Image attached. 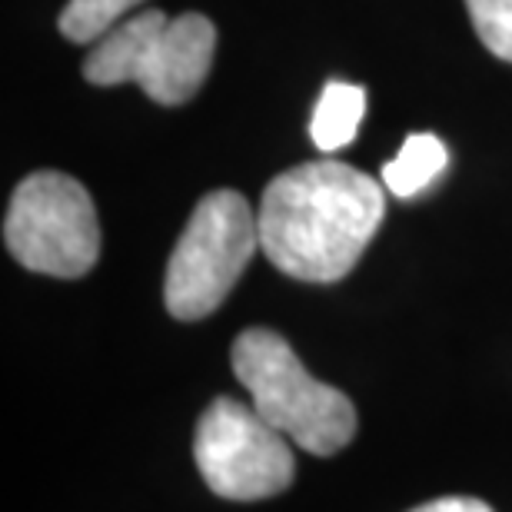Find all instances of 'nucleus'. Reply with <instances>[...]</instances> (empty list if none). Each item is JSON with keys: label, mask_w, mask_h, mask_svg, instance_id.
Returning <instances> with one entry per match:
<instances>
[{"label": "nucleus", "mask_w": 512, "mask_h": 512, "mask_svg": "<svg viewBox=\"0 0 512 512\" xmlns=\"http://www.w3.org/2000/svg\"><path fill=\"white\" fill-rule=\"evenodd\" d=\"M386 217V193L370 173L316 160L280 173L263 190L260 250L303 283H336L360 263Z\"/></svg>", "instance_id": "1"}, {"label": "nucleus", "mask_w": 512, "mask_h": 512, "mask_svg": "<svg viewBox=\"0 0 512 512\" xmlns=\"http://www.w3.org/2000/svg\"><path fill=\"white\" fill-rule=\"evenodd\" d=\"M233 373L247 386L253 409L273 429L313 456H333L353 443L350 396L306 373L290 343L273 330H243L233 340Z\"/></svg>", "instance_id": "2"}, {"label": "nucleus", "mask_w": 512, "mask_h": 512, "mask_svg": "<svg viewBox=\"0 0 512 512\" xmlns=\"http://www.w3.org/2000/svg\"><path fill=\"white\" fill-rule=\"evenodd\" d=\"M217 50V27L203 14L167 17L163 10L117 24L84 60V77L97 87L137 84L160 107H180L203 87Z\"/></svg>", "instance_id": "3"}, {"label": "nucleus", "mask_w": 512, "mask_h": 512, "mask_svg": "<svg viewBox=\"0 0 512 512\" xmlns=\"http://www.w3.org/2000/svg\"><path fill=\"white\" fill-rule=\"evenodd\" d=\"M260 250V223L247 197L213 190L193 207L177 247L170 253L163 303L173 320L193 323L210 316Z\"/></svg>", "instance_id": "4"}, {"label": "nucleus", "mask_w": 512, "mask_h": 512, "mask_svg": "<svg viewBox=\"0 0 512 512\" xmlns=\"http://www.w3.org/2000/svg\"><path fill=\"white\" fill-rule=\"evenodd\" d=\"M10 256L30 273L77 280L100 256V223L84 183L60 170H37L10 197L4 217Z\"/></svg>", "instance_id": "5"}, {"label": "nucleus", "mask_w": 512, "mask_h": 512, "mask_svg": "<svg viewBox=\"0 0 512 512\" xmlns=\"http://www.w3.org/2000/svg\"><path fill=\"white\" fill-rule=\"evenodd\" d=\"M193 459L203 483L233 503L283 493L296 473L290 439L266 423L253 403L230 396H217L200 416Z\"/></svg>", "instance_id": "6"}, {"label": "nucleus", "mask_w": 512, "mask_h": 512, "mask_svg": "<svg viewBox=\"0 0 512 512\" xmlns=\"http://www.w3.org/2000/svg\"><path fill=\"white\" fill-rule=\"evenodd\" d=\"M366 114V90L356 84H343V80H330L323 87L320 100H316L313 120H310V137L316 150L336 153L350 147L356 130L363 124Z\"/></svg>", "instance_id": "7"}, {"label": "nucleus", "mask_w": 512, "mask_h": 512, "mask_svg": "<svg viewBox=\"0 0 512 512\" xmlns=\"http://www.w3.org/2000/svg\"><path fill=\"white\" fill-rule=\"evenodd\" d=\"M449 153L436 133H409L399 153L383 167V187L399 200L423 193L446 170Z\"/></svg>", "instance_id": "8"}, {"label": "nucleus", "mask_w": 512, "mask_h": 512, "mask_svg": "<svg viewBox=\"0 0 512 512\" xmlns=\"http://www.w3.org/2000/svg\"><path fill=\"white\" fill-rule=\"evenodd\" d=\"M137 4L140 0H67L60 14V34L74 44H94V40H104L120 24V17Z\"/></svg>", "instance_id": "9"}, {"label": "nucleus", "mask_w": 512, "mask_h": 512, "mask_svg": "<svg viewBox=\"0 0 512 512\" xmlns=\"http://www.w3.org/2000/svg\"><path fill=\"white\" fill-rule=\"evenodd\" d=\"M483 47L512 64V0H466Z\"/></svg>", "instance_id": "10"}, {"label": "nucleus", "mask_w": 512, "mask_h": 512, "mask_svg": "<svg viewBox=\"0 0 512 512\" xmlns=\"http://www.w3.org/2000/svg\"><path fill=\"white\" fill-rule=\"evenodd\" d=\"M409 512H493L483 499H473V496H443V499H433V503H423Z\"/></svg>", "instance_id": "11"}]
</instances>
